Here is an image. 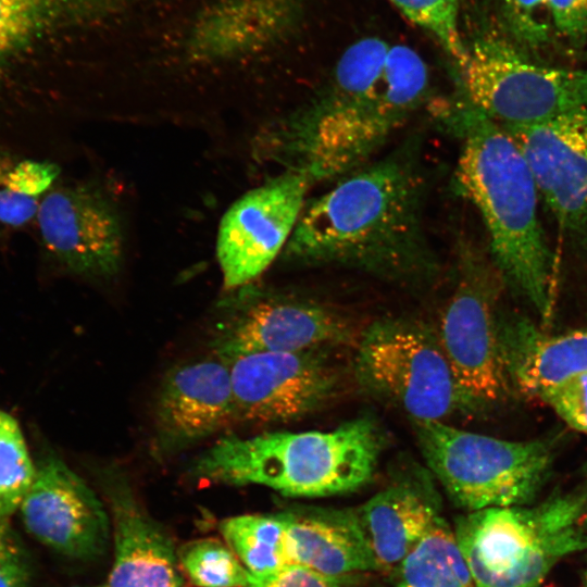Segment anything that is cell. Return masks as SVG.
I'll return each mask as SVG.
<instances>
[{"mask_svg": "<svg viewBox=\"0 0 587 587\" xmlns=\"http://www.w3.org/2000/svg\"><path fill=\"white\" fill-rule=\"evenodd\" d=\"M429 88L414 49L361 38L309 100L260 133L255 152L313 184L339 179L372 161L429 100Z\"/></svg>", "mask_w": 587, "mask_h": 587, "instance_id": "1", "label": "cell"}, {"mask_svg": "<svg viewBox=\"0 0 587 587\" xmlns=\"http://www.w3.org/2000/svg\"><path fill=\"white\" fill-rule=\"evenodd\" d=\"M426 177L412 150L394 151L308 199L282 252L292 264L340 266L397 283L438 268L427 237Z\"/></svg>", "mask_w": 587, "mask_h": 587, "instance_id": "2", "label": "cell"}, {"mask_svg": "<svg viewBox=\"0 0 587 587\" xmlns=\"http://www.w3.org/2000/svg\"><path fill=\"white\" fill-rule=\"evenodd\" d=\"M437 115L460 140L458 191L482 216L504 283L547 320L553 258L538 215V190L514 138L460 93Z\"/></svg>", "mask_w": 587, "mask_h": 587, "instance_id": "3", "label": "cell"}, {"mask_svg": "<svg viewBox=\"0 0 587 587\" xmlns=\"http://www.w3.org/2000/svg\"><path fill=\"white\" fill-rule=\"evenodd\" d=\"M384 447V434L370 416L329 430L227 434L193 458L187 473L222 485H262L289 497H326L367 484Z\"/></svg>", "mask_w": 587, "mask_h": 587, "instance_id": "4", "label": "cell"}, {"mask_svg": "<svg viewBox=\"0 0 587 587\" xmlns=\"http://www.w3.org/2000/svg\"><path fill=\"white\" fill-rule=\"evenodd\" d=\"M586 509L578 489L458 517L454 536L476 587H540L558 561L587 549Z\"/></svg>", "mask_w": 587, "mask_h": 587, "instance_id": "5", "label": "cell"}, {"mask_svg": "<svg viewBox=\"0 0 587 587\" xmlns=\"http://www.w3.org/2000/svg\"><path fill=\"white\" fill-rule=\"evenodd\" d=\"M352 367L364 391L410 420L447 422L478 410L460 385L435 327L423 321L373 322L355 341Z\"/></svg>", "mask_w": 587, "mask_h": 587, "instance_id": "6", "label": "cell"}, {"mask_svg": "<svg viewBox=\"0 0 587 587\" xmlns=\"http://www.w3.org/2000/svg\"><path fill=\"white\" fill-rule=\"evenodd\" d=\"M410 421L428 471L469 512L526 505L550 475L554 457L545 440L510 441L448 422Z\"/></svg>", "mask_w": 587, "mask_h": 587, "instance_id": "7", "label": "cell"}, {"mask_svg": "<svg viewBox=\"0 0 587 587\" xmlns=\"http://www.w3.org/2000/svg\"><path fill=\"white\" fill-rule=\"evenodd\" d=\"M457 67L460 95L503 128L587 109V70L538 63L504 29L484 28L465 40Z\"/></svg>", "mask_w": 587, "mask_h": 587, "instance_id": "8", "label": "cell"}, {"mask_svg": "<svg viewBox=\"0 0 587 587\" xmlns=\"http://www.w3.org/2000/svg\"><path fill=\"white\" fill-rule=\"evenodd\" d=\"M351 321L307 298L257 286L227 291L216 303L208 346L230 362L266 352H297L355 344Z\"/></svg>", "mask_w": 587, "mask_h": 587, "instance_id": "9", "label": "cell"}, {"mask_svg": "<svg viewBox=\"0 0 587 587\" xmlns=\"http://www.w3.org/2000/svg\"><path fill=\"white\" fill-rule=\"evenodd\" d=\"M504 285L491 259L462 246L455 284L435 328L460 385L478 409L501 400L510 389L497 308Z\"/></svg>", "mask_w": 587, "mask_h": 587, "instance_id": "10", "label": "cell"}, {"mask_svg": "<svg viewBox=\"0 0 587 587\" xmlns=\"http://www.w3.org/2000/svg\"><path fill=\"white\" fill-rule=\"evenodd\" d=\"M116 0H0V157L16 154L41 136L49 100L16 79L20 63L42 38L101 17Z\"/></svg>", "mask_w": 587, "mask_h": 587, "instance_id": "11", "label": "cell"}, {"mask_svg": "<svg viewBox=\"0 0 587 587\" xmlns=\"http://www.w3.org/2000/svg\"><path fill=\"white\" fill-rule=\"evenodd\" d=\"M314 185L284 171L238 198L223 215L216 258L226 291L254 280L282 254Z\"/></svg>", "mask_w": 587, "mask_h": 587, "instance_id": "12", "label": "cell"}, {"mask_svg": "<svg viewBox=\"0 0 587 587\" xmlns=\"http://www.w3.org/2000/svg\"><path fill=\"white\" fill-rule=\"evenodd\" d=\"M40 242L59 266L82 277L111 279L122 266L125 228L116 202L89 183L57 187L40 201Z\"/></svg>", "mask_w": 587, "mask_h": 587, "instance_id": "13", "label": "cell"}, {"mask_svg": "<svg viewBox=\"0 0 587 587\" xmlns=\"http://www.w3.org/2000/svg\"><path fill=\"white\" fill-rule=\"evenodd\" d=\"M327 350L253 353L227 362L237 423H286L329 402L340 376Z\"/></svg>", "mask_w": 587, "mask_h": 587, "instance_id": "14", "label": "cell"}, {"mask_svg": "<svg viewBox=\"0 0 587 587\" xmlns=\"http://www.w3.org/2000/svg\"><path fill=\"white\" fill-rule=\"evenodd\" d=\"M561 230L587 247V109L504 128Z\"/></svg>", "mask_w": 587, "mask_h": 587, "instance_id": "15", "label": "cell"}, {"mask_svg": "<svg viewBox=\"0 0 587 587\" xmlns=\"http://www.w3.org/2000/svg\"><path fill=\"white\" fill-rule=\"evenodd\" d=\"M18 511L26 530L59 553L93 559L105 551L111 520L103 502L55 455L36 465Z\"/></svg>", "mask_w": 587, "mask_h": 587, "instance_id": "16", "label": "cell"}, {"mask_svg": "<svg viewBox=\"0 0 587 587\" xmlns=\"http://www.w3.org/2000/svg\"><path fill=\"white\" fill-rule=\"evenodd\" d=\"M237 423L229 365L210 355L163 376L153 408L152 453L164 459Z\"/></svg>", "mask_w": 587, "mask_h": 587, "instance_id": "17", "label": "cell"}, {"mask_svg": "<svg viewBox=\"0 0 587 587\" xmlns=\"http://www.w3.org/2000/svg\"><path fill=\"white\" fill-rule=\"evenodd\" d=\"M109 505L113 563L108 587H179L177 553L163 527L136 496L126 474L113 464L98 471Z\"/></svg>", "mask_w": 587, "mask_h": 587, "instance_id": "18", "label": "cell"}, {"mask_svg": "<svg viewBox=\"0 0 587 587\" xmlns=\"http://www.w3.org/2000/svg\"><path fill=\"white\" fill-rule=\"evenodd\" d=\"M303 16V0H214L191 22L187 57L202 64L240 61L288 38Z\"/></svg>", "mask_w": 587, "mask_h": 587, "instance_id": "19", "label": "cell"}, {"mask_svg": "<svg viewBox=\"0 0 587 587\" xmlns=\"http://www.w3.org/2000/svg\"><path fill=\"white\" fill-rule=\"evenodd\" d=\"M429 474L414 465L357 509L376 571L391 575L439 517Z\"/></svg>", "mask_w": 587, "mask_h": 587, "instance_id": "20", "label": "cell"}, {"mask_svg": "<svg viewBox=\"0 0 587 587\" xmlns=\"http://www.w3.org/2000/svg\"><path fill=\"white\" fill-rule=\"evenodd\" d=\"M499 340L510 386L525 394L587 373V328L550 335L526 317L499 313Z\"/></svg>", "mask_w": 587, "mask_h": 587, "instance_id": "21", "label": "cell"}, {"mask_svg": "<svg viewBox=\"0 0 587 587\" xmlns=\"http://www.w3.org/2000/svg\"><path fill=\"white\" fill-rule=\"evenodd\" d=\"M289 564L334 577L376 571L357 510L284 512Z\"/></svg>", "mask_w": 587, "mask_h": 587, "instance_id": "22", "label": "cell"}, {"mask_svg": "<svg viewBox=\"0 0 587 587\" xmlns=\"http://www.w3.org/2000/svg\"><path fill=\"white\" fill-rule=\"evenodd\" d=\"M391 576L396 587H476L453 529L440 516Z\"/></svg>", "mask_w": 587, "mask_h": 587, "instance_id": "23", "label": "cell"}, {"mask_svg": "<svg viewBox=\"0 0 587 587\" xmlns=\"http://www.w3.org/2000/svg\"><path fill=\"white\" fill-rule=\"evenodd\" d=\"M220 528L225 542L251 575H267L289 564L284 512L232 516Z\"/></svg>", "mask_w": 587, "mask_h": 587, "instance_id": "24", "label": "cell"}, {"mask_svg": "<svg viewBox=\"0 0 587 587\" xmlns=\"http://www.w3.org/2000/svg\"><path fill=\"white\" fill-rule=\"evenodd\" d=\"M178 563L198 587H247L251 574L226 542L201 538L185 544Z\"/></svg>", "mask_w": 587, "mask_h": 587, "instance_id": "25", "label": "cell"}, {"mask_svg": "<svg viewBox=\"0 0 587 587\" xmlns=\"http://www.w3.org/2000/svg\"><path fill=\"white\" fill-rule=\"evenodd\" d=\"M35 473L16 420L0 410V524L18 511Z\"/></svg>", "mask_w": 587, "mask_h": 587, "instance_id": "26", "label": "cell"}, {"mask_svg": "<svg viewBox=\"0 0 587 587\" xmlns=\"http://www.w3.org/2000/svg\"><path fill=\"white\" fill-rule=\"evenodd\" d=\"M412 24L427 33L458 65L465 53L459 26L460 0H389Z\"/></svg>", "mask_w": 587, "mask_h": 587, "instance_id": "27", "label": "cell"}, {"mask_svg": "<svg viewBox=\"0 0 587 587\" xmlns=\"http://www.w3.org/2000/svg\"><path fill=\"white\" fill-rule=\"evenodd\" d=\"M501 26L524 51L535 53L554 38L548 0H500Z\"/></svg>", "mask_w": 587, "mask_h": 587, "instance_id": "28", "label": "cell"}, {"mask_svg": "<svg viewBox=\"0 0 587 587\" xmlns=\"http://www.w3.org/2000/svg\"><path fill=\"white\" fill-rule=\"evenodd\" d=\"M573 429L587 434V373L572 376L538 395Z\"/></svg>", "mask_w": 587, "mask_h": 587, "instance_id": "29", "label": "cell"}, {"mask_svg": "<svg viewBox=\"0 0 587 587\" xmlns=\"http://www.w3.org/2000/svg\"><path fill=\"white\" fill-rule=\"evenodd\" d=\"M58 175L59 168L52 162L24 159L13 163L7 170L0 187L38 199L53 185Z\"/></svg>", "mask_w": 587, "mask_h": 587, "instance_id": "30", "label": "cell"}, {"mask_svg": "<svg viewBox=\"0 0 587 587\" xmlns=\"http://www.w3.org/2000/svg\"><path fill=\"white\" fill-rule=\"evenodd\" d=\"M554 38L571 48L587 43V0H548Z\"/></svg>", "mask_w": 587, "mask_h": 587, "instance_id": "31", "label": "cell"}, {"mask_svg": "<svg viewBox=\"0 0 587 587\" xmlns=\"http://www.w3.org/2000/svg\"><path fill=\"white\" fill-rule=\"evenodd\" d=\"M26 551L9 523L0 524V587H28Z\"/></svg>", "mask_w": 587, "mask_h": 587, "instance_id": "32", "label": "cell"}, {"mask_svg": "<svg viewBox=\"0 0 587 587\" xmlns=\"http://www.w3.org/2000/svg\"><path fill=\"white\" fill-rule=\"evenodd\" d=\"M349 577H334L300 564H288L267 575H251L247 587H345Z\"/></svg>", "mask_w": 587, "mask_h": 587, "instance_id": "33", "label": "cell"}, {"mask_svg": "<svg viewBox=\"0 0 587 587\" xmlns=\"http://www.w3.org/2000/svg\"><path fill=\"white\" fill-rule=\"evenodd\" d=\"M40 202L37 198L23 196L0 187V222L18 227L37 216Z\"/></svg>", "mask_w": 587, "mask_h": 587, "instance_id": "34", "label": "cell"}, {"mask_svg": "<svg viewBox=\"0 0 587 587\" xmlns=\"http://www.w3.org/2000/svg\"><path fill=\"white\" fill-rule=\"evenodd\" d=\"M584 587H587V569L584 577Z\"/></svg>", "mask_w": 587, "mask_h": 587, "instance_id": "35", "label": "cell"}, {"mask_svg": "<svg viewBox=\"0 0 587 587\" xmlns=\"http://www.w3.org/2000/svg\"><path fill=\"white\" fill-rule=\"evenodd\" d=\"M585 522H586V526H587V509H586V512H585Z\"/></svg>", "mask_w": 587, "mask_h": 587, "instance_id": "36", "label": "cell"}, {"mask_svg": "<svg viewBox=\"0 0 587 587\" xmlns=\"http://www.w3.org/2000/svg\"><path fill=\"white\" fill-rule=\"evenodd\" d=\"M85 587H108V586L103 585V586H85Z\"/></svg>", "mask_w": 587, "mask_h": 587, "instance_id": "37", "label": "cell"}, {"mask_svg": "<svg viewBox=\"0 0 587 587\" xmlns=\"http://www.w3.org/2000/svg\"><path fill=\"white\" fill-rule=\"evenodd\" d=\"M179 587H183V586H179Z\"/></svg>", "mask_w": 587, "mask_h": 587, "instance_id": "38", "label": "cell"}]
</instances>
